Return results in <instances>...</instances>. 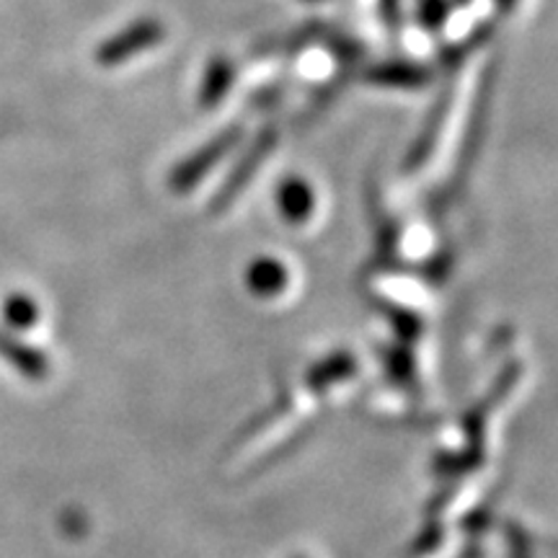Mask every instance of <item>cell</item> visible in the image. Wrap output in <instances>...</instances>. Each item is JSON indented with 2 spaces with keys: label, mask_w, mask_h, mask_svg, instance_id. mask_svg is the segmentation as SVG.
<instances>
[{
  "label": "cell",
  "mask_w": 558,
  "mask_h": 558,
  "mask_svg": "<svg viewBox=\"0 0 558 558\" xmlns=\"http://www.w3.org/2000/svg\"><path fill=\"white\" fill-rule=\"evenodd\" d=\"M450 104H452V88H445L442 96H439L435 109L429 111L427 122H424L422 132H418V137L414 140V145H411L407 160H403V169L407 171H416L422 169L424 163H427V158L432 156V150H435L439 135H442V128L445 122H448V114H450Z\"/></svg>",
  "instance_id": "obj_5"
},
{
  "label": "cell",
  "mask_w": 558,
  "mask_h": 558,
  "mask_svg": "<svg viewBox=\"0 0 558 558\" xmlns=\"http://www.w3.org/2000/svg\"><path fill=\"white\" fill-rule=\"evenodd\" d=\"M416 16L424 29L439 32L450 16V0H418Z\"/></svg>",
  "instance_id": "obj_10"
},
{
  "label": "cell",
  "mask_w": 558,
  "mask_h": 558,
  "mask_svg": "<svg viewBox=\"0 0 558 558\" xmlns=\"http://www.w3.org/2000/svg\"><path fill=\"white\" fill-rule=\"evenodd\" d=\"M166 37V26L158 19H137L135 24H130L128 29L104 41L96 50V62L104 68L122 65L124 60L135 58L140 52H148L153 47L160 45V39Z\"/></svg>",
  "instance_id": "obj_2"
},
{
  "label": "cell",
  "mask_w": 558,
  "mask_h": 558,
  "mask_svg": "<svg viewBox=\"0 0 558 558\" xmlns=\"http://www.w3.org/2000/svg\"><path fill=\"white\" fill-rule=\"evenodd\" d=\"M241 135H243L241 124H233V128L222 130L218 137H213L207 145H202V148L194 150L190 158L181 160V163L171 173L173 192L194 190V186H197V181L205 179L207 171H213L215 166H218L220 160L226 158L228 153L235 148V145H239Z\"/></svg>",
  "instance_id": "obj_1"
},
{
  "label": "cell",
  "mask_w": 558,
  "mask_h": 558,
  "mask_svg": "<svg viewBox=\"0 0 558 558\" xmlns=\"http://www.w3.org/2000/svg\"><path fill=\"white\" fill-rule=\"evenodd\" d=\"M3 316L13 329H26V326H32L37 320V305L26 295H13L5 300Z\"/></svg>",
  "instance_id": "obj_11"
},
{
  "label": "cell",
  "mask_w": 558,
  "mask_h": 558,
  "mask_svg": "<svg viewBox=\"0 0 558 558\" xmlns=\"http://www.w3.org/2000/svg\"><path fill=\"white\" fill-rule=\"evenodd\" d=\"M282 282H284V269L279 267L277 262L262 259L251 267V284H254L256 290L271 292V290H277Z\"/></svg>",
  "instance_id": "obj_12"
},
{
  "label": "cell",
  "mask_w": 558,
  "mask_h": 558,
  "mask_svg": "<svg viewBox=\"0 0 558 558\" xmlns=\"http://www.w3.org/2000/svg\"><path fill=\"white\" fill-rule=\"evenodd\" d=\"M329 47H331L333 54H337L341 62H354L362 54V47L357 45V41L349 39V37H333V41H331Z\"/></svg>",
  "instance_id": "obj_14"
},
{
  "label": "cell",
  "mask_w": 558,
  "mask_h": 558,
  "mask_svg": "<svg viewBox=\"0 0 558 558\" xmlns=\"http://www.w3.org/2000/svg\"><path fill=\"white\" fill-rule=\"evenodd\" d=\"M277 205L279 213H282L284 220L290 222H303L311 218L313 205H316V197H313L311 184L300 177H290L282 181L277 192Z\"/></svg>",
  "instance_id": "obj_6"
},
{
  "label": "cell",
  "mask_w": 558,
  "mask_h": 558,
  "mask_svg": "<svg viewBox=\"0 0 558 558\" xmlns=\"http://www.w3.org/2000/svg\"><path fill=\"white\" fill-rule=\"evenodd\" d=\"M494 3H497V9L501 13H509V11L514 9V3H518V0H494Z\"/></svg>",
  "instance_id": "obj_15"
},
{
  "label": "cell",
  "mask_w": 558,
  "mask_h": 558,
  "mask_svg": "<svg viewBox=\"0 0 558 558\" xmlns=\"http://www.w3.org/2000/svg\"><path fill=\"white\" fill-rule=\"evenodd\" d=\"M235 81V65L226 58H213L207 62L205 75H202L199 86V107L202 109H215L226 99L228 90L233 88Z\"/></svg>",
  "instance_id": "obj_7"
},
{
  "label": "cell",
  "mask_w": 558,
  "mask_h": 558,
  "mask_svg": "<svg viewBox=\"0 0 558 558\" xmlns=\"http://www.w3.org/2000/svg\"><path fill=\"white\" fill-rule=\"evenodd\" d=\"M378 11L388 32L401 29V0H380Z\"/></svg>",
  "instance_id": "obj_13"
},
{
  "label": "cell",
  "mask_w": 558,
  "mask_h": 558,
  "mask_svg": "<svg viewBox=\"0 0 558 558\" xmlns=\"http://www.w3.org/2000/svg\"><path fill=\"white\" fill-rule=\"evenodd\" d=\"M494 26H497V24H494V21H484V24L476 26V29H473L469 37L460 41V45L442 47V50H439V65H442L445 70H456L460 62L469 58L473 50H478V47L484 45V41L492 39Z\"/></svg>",
  "instance_id": "obj_9"
},
{
  "label": "cell",
  "mask_w": 558,
  "mask_h": 558,
  "mask_svg": "<svg viewBox=\"0 0 558 558\" xmlns=\"http://www.w3.org/2000/svg\"><path fill=\"white\" fill-rule=\"evenodd\" d=\"M277 143V130L275 128H264L259 135H256L254 143L248 145V150L243 153V156L239 158V163H235V169L228 173L226 184H222V190L218 197H215V205H226V202H230L239 194L243 186H246V181L254 177L256 169H259V163L264 158L269 156L271 148H275Z\"/></svg>",
  "instance_id": "obj_3"
},
{
  "label": "cell",
  "mask_w": 558,
  "mask_h": 558,
  "mask_svg": "<svg viewBox=\"0 0 558 558\" xmlns=\"http://www.w3.org/2000/svg\"><path fill=\"white\" fill-rule=\"evenodd\" d=\"M452 3H456V5H469L471 0H452Z\"/></svg>",
  "instance_id": "obj_16"
},
{
  "label": "cell",
  "mask_w": 558,
  "mask_h": 558,
  "mask_svg": "<svg viewBox=\"0 0 558 558\" xmlns=\"http://www.w3.org/2000/svg\"><path fill=\"white\" fill-rule=\"evenodd\" d=\"M369 86L383 88H424L432 81V68L414 60H386L365 70Z\"/></svg>",
  "instance_id": "obj_4"
},
{
  "label": "cell",
  "mask_w": 558,
  "mask_h": 558,
  "mask_svg": "<svg viewBox=\"0 0 558 558\" xmlns=\"http://www.w3.org/2000/svg\"><path fill=\"white\" fill-rule=\"evenodd\" d=\"M0 357H5L13 367H19L21 373L29 375V378H45L47 373V360L45 354H39L37 349L26 347L24 341L13 339L11 333L0 331Z\"/></svg>",
  "instance_id": "obj_8"
}]
</instances>
